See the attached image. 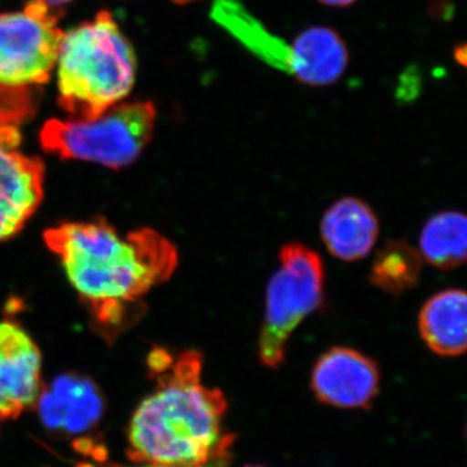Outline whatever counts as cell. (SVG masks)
Listing matches in <instances>:
<instances>
[{
  "label": "cell",
  "mask_w": 467,
  "mask_h": 467,
  "mask_svg": "<svg viewBox=\"0 0 467 467\" xmlns=\"http://www.w3.org/2000/svg\"><path fill=\"white\" fill-rule=\"evenodd\" d=\"M21 143L18 125L0 124V242L20 233L43 201L45 162Z\"/></svg>",
  "instance_id": "52a82bcc"
},
{
  "label": "cell",
  "mask_w": 467,
  "mask_h": 467,
  "mask_svg": "<svg viewBox=\"0 0 467 467\" xmlns=\"http://www.w3.org/2000/svg\"><path fill=\"white\" fill-rule=\"evenodd\" d=\"M229 460L225 461H217V462L208 463V465L202 466H184V467H226ZM76 467H164V466H155V465H147V463H140V466H124V465H117V463H104V465H97V463H79Z\"/></svg>",
  "instance_id": "ac0fdd59"
},
{
  "label": "cell",
  "mask_w": 467,
  "mask_h": 467,
  "mask_svg": "<svg viewBox=\"0 0 467 467\" xmlns=\"http://www.w3.org/2000/svg\"><path fill=\"white\" fill-rule=\"evenodd\" d=\"M46 5H51V7H58V5H67V3L72 2V0H42Z\"/></svg>",
  "instance_id": "ffe728a7"
},
{
  "label": "cell",
  "mask_w": 467,
  "mask_h": 467,
  "mask_svg": "<svg viewBox=\"0 0 467 467\" xmlns=\"http://www.w3.org/2000/svg\"><path fill=\"white\" fill-rule=\"evenodd\" d=\"M325 301V267L317 252L300 243H288L279 252V267L266 290L265 315L261 326V364L276 368L284 364L292 333Z\"/></svg>",
  "instance_id": "5b68a950"
},
{
  "label": "cell",
  "mask_w": 467,
  "mask_h": 467,
  "mask_svg": "<svg viewBox=\"0 0 467 467\" xmlns=\"http://www.w3.org/2000/svg\"><path fill=\"white\" fill-rule=\"evenodd\" d=\"M156 116L150 101H121L94 119H50L43 126L39 140L46 152L64 160L126 168L150 143Z\"/></svg>",
  "instance_id": "277c9868"
},
{
  "label": "cell",
  "mask_w": 467,
  "mask_h": 467,
  "mask_svg": "<svg viewBox=\"0 0 467 467\" xmlns=\"http://www.w3.org/2000/svg\"><path fill=\"white\" fill-rule=\"evenodd\" d=\"M245 467H264V466H245Z\"/></svg>",
  "instance_id": "603a6c76"
},
{
  "label": "cell",
  "mask_w": 467,
  "mask_h": 467,
  "mask_svg": "<svg viewBox=\"0 0 467 467\" xmlns=\"http://www.w3.org/2000/svg\"><path fill=\"white\" fill-rule=\"evenodd\" d=\"M212 18L233 34L261 60L276 69L290 73L291 47L287 43L273 36L257 18L252 16L239 3L234 0H217L212 8Z\"/></svg>",
  "instance_id": "5bb4252c"
},
{
  "label": "cell",
  "mask_w": 467,
  "mask_h": 467,
  "mask_svg": "<svg viewBox=\"0 0 467 467\" xmlns=\"http://www.w3.org/2000/svg\"><path fill=\"white\" fill-rule=\"evenodd\" d=\"M42 383V355L14 322H0V418L16 420L36 407Z\"/></svg>",
  "instance_id": "9c48e42d"
},
{
  "label": "cell",
  "mask_w": 467,
  "mask_h": 467,
  "mask_svg": "<svg viewBox=\"0 0 467 467\" xmlns=\"http://www.w3.org/2000/svg\"><path fill=\"white\" fill-rule=\"evenodd\" d=\"M322 239L337 259L355 263L365 259L379 235L377 214L358 198H343L326 211L321 223Z\"/></svg>",
  "instance_id": "8fae6325"
},
{
  "label": "cell",
  "mask_w": 467,
  "mask_h": 467,
  "mask_svg": "<svg viewBox=\"0 0 467 467\" xmlns=\"http://www.w3.org/2000/svg\"><path fill=\"white\" fill-rule=\"evenodd\" d=\"M36 405L43 425L66 435L82 434L98 425L106 408L97 384L77 374H63L43 386Z\"/></svg>",
  "instance_id": "30bf717a"
},
{
  "label": "cell",
  "mask_w": 467,
  "mask_h": 467,
  "mask_svg": "<svg viewBox=\"0 0 467 467\" xmlns=\"http://www.w3.org/2000/svg\"><path fill=\"white\" fill-rule=\"evenodd\" d=\"M63 36L57 12L42 0L0 15V86L30 88L48 82Z\"/></svg>",
  "instance_id": "8992f818"
},
{
  "label": "cell",
  "mask_w": 467,
  "mask_h": 467,
  "mask_svg": "<svg viewBox=\"0 0 467 467\" xmlns=\"http://www.w3.org/2000/svg\"><path fill=\"white\" fill-rule=\"evenodd\" d=\"M178 5H186V3L193 2V0H173Z\"/></svg>",
  "instance_id": "7402d4cb"
},
{
  "label": "cell",
  "mask_w": 467,
  "mask_h": 467,
  "mask_svg": "<svg viewBox=\"0 0 467 467\" xmlns=\"http://www.w3.org/2000/svg\"><path fill=\"white\" fill-rule=\"evenodd\" d=\"M67 281L101 325L116 326L178 266L173 243L143 227L119 234L107 221L66 223L43 234Z\"/></svg>",
  "instance_id": "7a4b0ae2"
},
{
  "label": "cell",
  "mask_w": 467,
  "mask_h": 467,
  "mask_svg": "<svg viewBox=\"0 0 467 467\" xmlns=\"http://www.w3.org/2000/svg\"><path fill=\"white\" fill-rule=\"evenodd\" d=\"M467 221L460 212H441L420 233V256L441 270L456 269L466 260Z\"/></svg>",
  "instance_id": "9a60e30c"
},
{
  "label": "cell",
  "mask_w": 467,
  "mask_h": 467,
  "mask_svg": "<svg viewBox=\"0 0 467 467\" xmlns=\"http://www.w3.org/2000/svg\"><path fill=\"white\" fill-rule=\"evenodd\" d=\"M149 367L156 386L129 423V459L164 467L229 460L235 436L223 431L227 401L220 389L202 383V353L187 349L171 356L156 348Z\"/></svg>",
  "instance_id": "6da1fadb"
},
{
  "label": "cell",
  "mask_w": 467,
  "mask_h": 467,
  "mask_svg": "<svg viewBox=\"0 0 467 467\" xmlns=\"http://www.w3.org/2000/svg\"><path fill=\"white\" fill-rule=\"evenodd\" d=\"M467 299L463 290H444L426 301L418 317L423 342L436 355L457 358L466 350Z\"/></svg>",
  "instance_id": "4fadbf2b"
},
{
  "label": "cell",
  "mask_w": 467,
  "mask_h": 467,
  "mask_svg": "<svg viewBox=\"0 0 467 467\" xmlns=\"http://www.w3.org/2000/svg\"><path fill=\"white\" fill-rule=\"evenodd\" d=\"M58 106L72 119H94L133 88L137 58L109 11L64 33L58 48Z\"/></svg>",
  "instance_id": "3957f363"
},
{
  "label": "cell",
  "mask_w": 467,
  "mask_h": 467,
  "mask_svg": "<svg viewBox=\"0 0 467 467\" xmlns=\"http://www.w3.org/2000/svg\"><path fill=\"white\" fill-rule=\"evenodd\" d=\"M456 58H457V61H459V63H461V64H465L466 63V48H465V46H462V48H461V50H457Z\"/></svg>",
  "instance_id": "44dd1931"
},
{
  "label": "cell",
  "mask_w": 467,
  "mask_h": 467,
  "mask_svg": "<svg viewBox=\"0 0 467 467\" xmlns=\"http://www.w3.org/2000/svg\"><path fill=\"white\" fill-rule=\"evenodd\" d=\"M318 2L324 3L326 5H330V7H349L353 3L358 2V0H318Z\"/></svg>",
  "instance_id": "d6986e66"
},
{
  "label": "cell",
  "mask_w": 467,
  "mask_h": 467,
  "mask_svg": "<svg viewBox=\"0 0 467 467\" xmlns=\"http://www.w3.org/2000/svg\"><path fill=\"white\" fill-rule=\"evenodd\" d=\"M33 109L30 88L0 86V124L20 125L32 115Z\"/></svg>",
  "instance_id": "e0dca14e"
},
{
  "label": "cell",
  "mask_w": 467,
  "mask_h": 467,
  "mask_svg": "<svg viewBox=\"0 0 467 467\" xmlns=\"http://www.w3.org/2000/svg\"><path fill=\"white\" fill-rule=\"evenodd\" d=\"M348 66V50L339 33L327 26H313L296 36L291 46L290 75L301 84H334Z\"/></svg>",
  "instance_id": "7c38bea8"
},
{
  "label": "cell",
  "mask_w": 467,
  "mask_h": 467,
  "mask_svg": "<svg viewBox=\"0 0 467 467\" xmlns=\"http://www.w3.org/2000/svg\"><path fill=\"white\" fill-rule=\"evenodd\" d=\"M380 389L377 362L348 347H333L319 356L312 389L324 404L343 409L370 408Z\"/></svg>",
  "instance_id": "ba28073f"
},
{
  "label": "cell",
  "mask_w": 467,
  "mask_h": 467,
  "mask_svg": "<svg viewBox=\"0 0 467 467\" xmlns=\"http://www.w3.org/2000/svg\"><path fill=\"white\" fill-rule=\"evenodd\" d=\"M420 251L405 241H389L378 251L368 281L393 296L413 290L422 273Z\"/></svg>",
  "instance_id": "2e32d148"
}]
</instances>
